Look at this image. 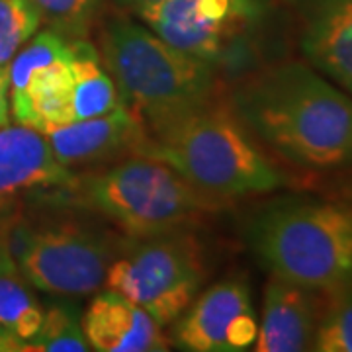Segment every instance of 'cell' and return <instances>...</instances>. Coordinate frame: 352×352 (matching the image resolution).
Instances as JSON below:
<instances>
[{
	"mask_svg": "<svg viewBox=\"0 0 352 352\" xmlns=\"http://www.w3.org/2000/svg\"><path fill=\"white\" fill-rule=\"evenodd\" d=\"M126 4H131V6H135V8H139V6H143V4H149V2H155V0H124Z\"/></svg>",
	"mask_w": 352,
	"mask_h": 352,
	"instance_id": "d4e9b609",
	"label": "cell"
},
{
	"mask_svg": "<svg viewBox=\"0 0 352 352\" xmlns=\"http://www.w3.org/2000/svg\"><path fill=\"white\" fill-rule=\"evenodd\" d=\"M45 309L39 305L16 263L0 266V327L25 342L41 327ZM22 351V349H20Z\"/></svg>",
	"mask_w": 352,
	"mask_h": 352,
	"instance_id": "e0dca14e",
	"label": "cell"
},
{
	"mask_svg": "<svg viewBox=\"0 0 352 352\" xmlns=\"http://www.w3.org/2000/svg\"><path fill=\"white\" fill-rule=\"evenodd\" d=\"M247 241L272 276L315 294L352 284V204L278 200L249 221Z\"/></svg>",
	"mask_w": 352,
	"mask_h": 352,
	"instance_id": "3957f363",
	"label": "cell"
},
{
	"mask_svg": "<svg viewBox=\"0 0 352 352\" xmlns=\"http://www.w3.org/2000/svg\"><path fill=\"white\" fill-rule=\"evenodd\" d=\"M8 65H0V127L8 124Z\"/></svg>",
	"mask_w": 352,
	"mask_h": 352,
	"instance_id": "603a6c76",
	"label": "cell"
},
{
	"mask_svg": "<svg viewBox=\"0 0 352 352\" xmlns=\"http://www.w3.org/2000/svg\"><path fill=\"white\" fill-rule=\"evenodd\" d=\"M20 221V214L14 204L0 206V266L12 263L14 256L10 251V239H12L14 227Z\"/></svg>",
	"mask_w": 352,
	"mask_h": 352,
	"instance_id": "7402d4cb",
	"label": "cell"
},
{
	"mask_svg": "<svg viewBox=\"0 0 352 352\" xmlns=\"http://www.w3.org/2000/svg\"><path fill=\"white\" fill-rule=\"evenodd\" d=\"M73 43L67 57L39 69L32 76L20 98L10 102V110L18 124L36 127L39 131L51 126L69 124L73 120Z\"/></svg>",
	"mask_w": 352,
	"mask_h": 352,
	"instance_id": "9a60e30c",
	"label": "cell"
},
{
	"mask_svg": "<svg viewBox=\"0 0 352 352\" xmlns=\"http://www.w3.org/2000/svg\"><path fill=\"white\" fill-rule=\"evenodd\" d=\"M319 314L315 292L270 276L264 288L256 352H300L314 346Z\"/></svg>",
	"mask_w": 352,
	"mask_h": 352,
	"instance_id": "5bb4252c",
	"label": "cell"
},
{
	"mask_svg": "<svg viewBox=\"0 0 352 352\" xmlns=\"http://www.w3.org/2000/svg\"><path fill=\"white\" fill-rule=\"evenodd\" d=\"M175 340L182 351L241 352L258 335L249 282L231 276L196 296L175 321Z\"/></svg>",
	"mask_w": 352,
	"mask_h": 352,
	"instance_id": "9c48e42d",
	"label": "cell"
},
{
	"mask_svg": "<svg viewBox=\"0 0 352 352\" xmlns=\"http://www.w3.org/2000/svg\"><path fill=\"white\" fill-rule=\"evenodd\" d=\"M41 25L32 0H0V65H10L16 51L36 36Z\"/></svg>",
	"mask_w": 352,
	"mask_h": 352,
	"instance_id": "44dd1931",
	"label": "cell"
},
{
	"mask_svg": "<svg viewBox=\"0 0 352 352\" xmlns=\"http://www.w3.org/2000/svg\"><path fill=\"white\" fill-rule=\"evenodd\" d=\"M63 190H71L82 208L112 219L127 237L190 227L221 204L147 155H133L85 178L75 176Z\"/></svg>",
	"mask_w": 352,
	"mask_h": 352,
	"instance_id": "5b68a950",
	"label": "cell"
},
{
	"mask_svg": "<svg viewBox=\"0 0 352 352\" xmlns=\"http://www.w3.org/2000/svg\"><path fill=\"white\" fill-rule=\"evenodd\" d=\"M82 327L90 351L161 352L170 349L163 325L112 288L96 292L82 317Z\"/></svg>",
	"mask_w": 352,
	"mask_h": 352,
	"instance_id": "7c38bea8",
	"label": "cell"
},
{
	"mask_svg": "<svg viewBox=\"0 0 352 352\" xmlns=\"http://www.w3.org/2000/svg\"><path fill=\"white\" fill-rule=\"evenodd\" d=\"M41 24L67 39H85L104 0H32Z\"/></svg>",
	"mask_w": 352,
	"mask_h": 352,
	"instance_id": "ffe728a7",
	"label": "cell"
},
{
	"mask_svg": "<svg viewBox=\"0 0 352 352\" xmlns=\"http://www.w3.org/2000/svg\"><path fill=\"white\" fill-rule=\"evenodd\" d=\"M14 263L30 286L57 298L92 296L106 286L120 245L98 227L76 219L14 227Z\"/></svg>",
	"mask_w": 352,
	"mask_h": 352,
	"instance_id": "ba28073f",
	"label": "cell"
},
{
	"mask_svg": "<svg viewBox=\"0 0 352 352\" xmlns=\"http://www.w3.org/2000/svg\"><path fill=\"white\" fill-rule=\"evenodd\" d=\"M73 180L39 129L18 122L0 127V206L32 190L67 188Z\"/></svg>",
	"mask_w": 352,
	"mask_h": 352,
	"instance_id": "4fadbf2b",
	"label": "cell"
},
{
	"mask_svg": "<svg viewBox=\"0 0 352 352\" xmlns=\"http://www.w3.org/2000/svg\"><path fill=\"white\" fill-rule=\"evenodd\" d=\"M135 10L159 38L221 73L254 57L272 0H155Z\"/></svg>",
	"mask_w": 352,
	"mask_h": 352,
	"instance_id": "52a82bcc",
	"label": "cell"
},
{
	"mask_svg": "<svg viewBox=\"0 0 352 352\" xmlns=\"http://www.w3.org/2000/svg\"><path fill=\"white\" fill-rule=\"evenodd\" d=\"M133 155L163 161L219 201L268 194L284 184L282 173L254 143L231 104L217 98L145 127Z\"/></svg>",
	"mask_w": 352,
	"mask_h": 352,
	"instance_id": "7a4b0ae2",
	"label": "cell"
},
{
	"mask_svg": "<svg viewBox=\"0 0 352 352\" xmlns=\"http://www.w3.org/2000/svg\"><path fill=\"white\" fill-rule=\"evenodd\" d=\"M327 307L317 321L314 351L352 352V284L329 294Z\"/></svg>",
	"mask_w": 352,
	"mask_h": 352,
	"instance_id": "d6986e66",
	"label": "cell"
},
{
	"mask_svg": "<svg viewBox=\"0 0 352 352\" xmlns=\"http://www.w3.org/2000/svg\"><path fill=\"white\" fill-rule=\"evenodd\" d=\"M204 278L201 245L188 227H182L124 241L104 288L124 294L166 327L188 309Z\"/></svg>",
	"mask_w": 352,
	"mask_h": 352,
	"instance_id": "8992f818",
	"label": "cell"
},
{
	"mask_svg": "<svg viewBox=\"0 0 352 352\" xmlns=\"http://www.w3.org/2000/svg\"><path fill=\"white\" fill-rule=\"evenodd\" d=\"M102 55L127 108L145 127L166 122L215 98L219 71L170 45L131 20H112L102 32Z\"/></svg>",
	"mask_w": 352,
	"mask_h": 352,
	"instance_id": "277c9868",
	"label": "cell"
},
{
	"mask_svg": "<svg viewBox=\"0 0 352 352\" xmlns=\"http://www.w3.org/2000/svg\"><path fill=\"white\" fill-rule=\"evenodd\" d=\"M229 104L252 135L289 163L314 170L352 164V96L314 65L264 67L235 88Z\"/></svg>",
	"mask_w": 352,
	"mask_h": 352,
	"instance_id": "6da1fadb",
	"label": "cell"
},
{
	"mask_svg": "<svg viewBox=\"0 0 352 352\" xmlns=\"http://www.w3.org/2000/svg\"><path fill=\"white\" fill-rule=\"evenodd\" d=\"M55 159L67 168L98 163L120 153L135 151L145 135V124L126 104L88 120H75L41 131Z\"/></svg>",
	"mask_w": 352,
	"mask_h": 352,
	"instance_id": "30bf717a",
	"label": "cell"
},
{
	"mask_svg": "<svg viewBox=\"0 0 352 352\" xmlns=\"http://www.w3.org/2000/svg\"><path fill=\"white\" fill-rule=\"evenodd\" d=\"M294 6L303 55L352 96V0H294Z\"/></svg>",
	"mask_w": 352,
	"mask_h": 352,
	"instance_id": "8fae6325",
	"label": "cell"
},
{
	"mask_svg": "<svg viewBox=\"0 0 352 352\" xmlns=\"http://www.w3.org/2000/svg\"><path fill=\"white\" fill-rule=\"evenodd\" d=\"M22 349V340L14 337L10 331L0 327V352H20Z\"/></svg>",
	"mask_w": 352,
	"mask_h": 352,
	"instance_id": "cb8c5ba5",
	"label": "cell"
},
{
	"mask_svg": "<svg viewBox=\"0 0 352 352\" xmlns=\"http://www.w3.org/2000/svg\"><path fill=\"white\" fill-rule=\"evenodd\" d=\"M88 346L82 315L75 303H53L43 314V323L20 352H87Z\"/></svg>",
	"mask_w": 352,
	"mask_h": 352,
	"instance_id": "ac0fdd59",
	"label": "cell"
},
{
	"mask_svg": "<svg viewBox=\"0 0 352 352\" xmlns=\"http://www.w3.org/2000/svg\"><path fill=\"white\" fill-rule=\"evenodd\" d=\"M73 43V120H88L124 106L122 94L104 69L96 50L87 39H71Z\"/></svg>",
	"mask_w": 352,
	"mask_h": 352,
	"instance_id": "2e32d148",
	"label": "cell"
}]
</instances>
